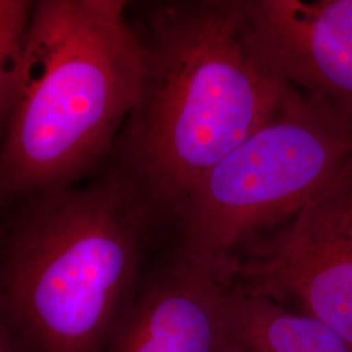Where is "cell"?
<instances>
[{"label": "cell", "instance_id": "obj_1", "mask_svg": "<svg viewBox=\"0 0 352 352\" xmlns=\"http://www.w3.org/2000/svg\"><path fill=\"white\" fill-rule=\"evenodd\" d=\"M139 97L113 151L155 214H173L260 126L292 87L253 50L240 0L168 1L138 28Z\"/></svg>", "mask_w": 352, "mask_h": 352}, {"label": "cell", "instance_id": "obj_2", "mask_svg": "<svg viewBox=\"0 0 352 352\" xmlns=\"http://www.w3.org/2000/svg\"><path fill=\"white\" fill-rule=\"evenodd\" d=\"M122 0L34 3L0 151V199L69 187L113 151L142 50Z\"/></svg>", "mask_w": 352, "mask_h": 352}, {"label": "cell", "instance_id": "obj_3", "mask_svg": "<svg viewBox=\"0 0 352 352\" xmlns=\"http://www.w3.org/2000/svg\"><path fill=\"white\" fill-rule=\"evenodd\" d=\"M154 212L118 168L42 193L16 227L0 318L20 350L103 352L133 300Z\"/></svg>", "mask_w": 352, "mask_h": 352}, {"label": "cell", "instance_id": "obj_4", "mask_svg": "<svg viewBox=\"0 0 352 352\" xmlns=\"http://www.w3.org/2000/svg\"><path fill=\"white\" fill-rule=\"evenodd\" d=\"M351 162L352 118L292 88L173 214L175 253L230 282L244 240L294 218Z\"/></svg>", "mask_w": 352, "mask_h": 352}, {"label": "cell", "instance_id": "obj_5", "mask_svg": "<svg viewBox=\"0 0 352 352\" xmlns=\"http://www.w3.org/2000/svg\"><path fill=\"white\" fill-rule=\"evenodd\" d=\"M231 285L314 317L352 349V162L287 226L236 260Z\"/></svg>", "mask_w": 352, "mask_h": 352}, {"label": "cell", "instance_id": "obj_6", "mask_svg": "<svg viewBox=\"0 0 352 352\" xmlns=\"http://www.w3.org/2000/svg\"><path fill=\"white\" fill-rule=\"evenodd\" d=\"M240 8L270 72L352 118V0H240Z\"/></svg>", "mask_w": 352, "mask_h": 352}, {"label": "cell", "instance_id": "obj_7", "mask_svg": "<svg viewBox=\"0 0 352 352\" xmlns=\"http://www.w3.org/2000/svg\"><path fill=\"white\" fill-rule=\"evenodd\" d=\"M228 287L174 252L141 279L103 352H235L227 330Z\"/></svg>", "mask_w": 352, "mask_h": 352}, {"label": "cell", "instance_id": "obj_8", "mask_svg": "<svg viewBox=\"0 0 352 352\" xmlns=\"http://www.w3.org/2000/svg\"><path fill=\"white\" fill-rule=\"evenodd\" d=\"M227 330L235 352H352L325 324L230 283Z\"/></svg>", "mask_w": 352, "mask_h": 352}, {"label": "cell", "instance_id": "obj_9", "mask_svg": "<svg viewBox=\"0 0 352 352\" xmlns=\"http://www.w3.org/2000/svg\"><path fill=\"white\" fill-rule=\"evenodd\" d=\"M34 3L0 0V122L8 119Z\"/></svg>", "mask_w": 352, "mask_h": 352}, {"label": "cell", "instance_id": "obj_10", "mask_svg": "<svg viewBox=\"0 0 352 352\" xmlns=\"http://www.w3.org/2000/svg\"><path fill=\"white\" fill-rule=\"evenodd\" d=\"M0 352H20L11 333L0 318Z\"/></svg>", "mask_w": 352, "mask_h": 352}]
</instances>
